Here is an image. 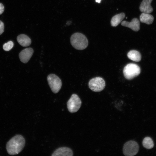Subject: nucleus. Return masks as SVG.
<instances>
[{"label": "nucleus", "instance_id": "nucleus-1", "mask_svg": "<svg viewBox=\"0 0 156 156\" xmlns=\"http://www.w3.org/2000/svg\"><path fill=\"white\" fill-rule=\"evenodd\" d=\"M25 144L24 138L21 135H16L7 142L6 147L7 152L11 155L17 154L23 150Z\"/></svg>", "mask_w": 156, "mask_h": 156}, {"label": "nucleus", "instance_id": "nucleus-2", "mask_svg": "<svg viewBox=\"0 0 156 156\" xmlns=\"http://www.w3.org/2000/svg\"><path fill=\"white\" fill-rule=\"evenodd\" d=\"M70 41L72 46L77 50L84 49L88 44V40L86 36L80 33L73 34L70 37Z\"/></svg>", "mask_w": 156, "mask_h": 156}, {"label": "nucleus", "instance_id": "nucleus-3", "mask_svg": "<svg viewBox=\"0 0 156 156\" xmlns=\"http://www.w3.org/2000/svg\"><path fill=\"white\" fill-rule=\"evenodd\" d=\"M140 71V68L138 65L134 63H129L124 67L123 73L125 78L130 80L139 75Z\"/></svg>", "mask_w": 156, "mask_h": 156}, {"label": "nucleus", "instance_id": "nucleus-4", "mask_svg": "<svg viewBox=\"0 0 156 156\" xmlns=\"http://www.w3.org/2000/svg\"><path fill=\"white\" fill-rule=\"evenodd\" d=\"M139 148L138 144L136 142L133 140L129 141L124 145L123 153L125 156H134L138 153Z\"/></svg>", "mask_w": 156, "mask_h": 156}, {"label": "nucleus", "instance_id": "nucleus-5", "mask_svg": "<svg viewBox=\"0 0 156 156\" xmlns=\"http://www.w3.org/2000/svg\"><path fill=\"white\" fill-rule=\"evenodd\" d=\"M49 85L53 92L56 93L60 90L62 82L60 79L55 74H51L47 77Z\"/></svg>", "mask_w": 156, "mask_h": 156}, {"label": "nucleus", "instance_id": "nucleus-6", "mask_svg": "<svg viewBox=\"0 0 156 156\" xmlns=\"http://www.w3.org/2000/svg\"><path fill=\"white\" fill-rule=\"evenodd\" d=\"M90 88L95 92H100L105 88V82L104 79L100 77H96L91 79L89 82Z\"/></svg>", "mask_w": 156, "mask_h": 156}, {"label": "nucleus", "instance_id": "nucleus-7", "mask_svg": "<svg viewBox=\"0 0 156 156\" xmlns=\"http://www.w3.org/2000/svg\"><path fill=\"white\" fill-rule=\"evenodd\" d=\"M81 104V101L78 96L76 94H73L67 102V108L70 113L75 112L79 109Z\"/></svg>", "mask_w": 156, "mask_h": 156}, {"label": "nucleus", "instance_id": "nucleus-8", "mask_svg": "<svg viewBox=\"0 0 156 156\" xmlns=\"http://www.w3.org/2000/svg\"><path fill=\"white\" fill-rule=\"evenodd\" d=\"M34 50L31 48H26L22 50L19 54V57L22 62L27 63L33 55Z\"/></svg>", "mask_w": 156, "mask_h": 156}, {"label": "nucleus", "instance_id": "nucleus-9", "mask_svg": "<svg viewBox=\"0 0 156 156\" xmlns=\"http://www.w3.org/2000/svg\"><path fill=\"white\" fill-rule=\"evenodd\" d=\"M122 25L131 28L134 31H137L140 29V22L137 18H133L131 22L123 21L121 23Z\"/></svg>", "mask_w": 156, "mask_h": 156}, {"label": "nucleus", "instance_id": "nucleus-10", "mask_svg": "<svg viewBox=\"0 0 156 156\" xmlns=\"http://www.w3.org/2000/svg\"><path fill=\"white\" fill-rule=\"evenodd\" d=\"M72 150L67 147H60L56 149L53 153L52 156H72Z\"/></svg>", "mask_w": 156, "mask_h": 156}, {"label": "nucleus", "instance_id": "nucleus-11", "mask_svg": "<svg viewBox=\"0 0 156 156\" xmlns=\"http://www.w3.org/2000/svg\"><path fill=\"white\" fill-rule=\"evenodd\" d=\"M153 0H143L141 2L139 9L143 13L150 14L153 11L151 3Z\"/></svg>", "mask_w": 156, "mask_h": 156}, {"label": "nucleus", "instance_id": "nucleus-12", "mask_svg": "<svg viewBox=\"0 0 156 156\" xmlns=\"http://www.w3.org/2000/svg\"><path fill=\"white\" fill-rule=\"evenodd\" d=\"M17 40L19 44L24 47L28 46L31 43L30 38L27 35L24 34L18 35L17 38Z\"/></svg>", "mask_w": 156, "mask_h": 156}, {"label": "nucleus", "instance_id": "nucleus-13", "mask_svg": "<svg viewBox=\"0 0 156 156\" xmlns=\"http://www.w3.org/2000/svg\"><path fill=\"white\" fill-rule=\"evenodd\" d=\"M127 56L129 59L135 62H139L141 59L140 53L136 50L130 51L127 53Z\"/></svg>", "mask_w": 156, "mask_h": 156}, {"label": "nucleus", "instance_id": "nucleus-14", "mask_svg": "<svg viewBox=\"0 0 156 156\" xmlns=\"http://www.w3.org/2000/svg\"><path fill=\"white\" fill-rule=\"evenodd\" d=\"M125 16V14L122 13L116 14L112 17L111 21V24L112 26L116 27L122 21Z\"/></svg>", "mask_w": 156, "mask_h": 156}, {"label": "nucleus", "instance_id": "nucleus-15", "mask_svg": "<svg viewBox=\"0 0 156 156\" xmlns=\"http://www.w3.org/2000/svg\"><path fill=\"white\" fill-rule=\"evenodd\" d=\"M140 19L142 23L150 25L153 22L154 17L152 15L149 14L142 13L140 16Z\"/></svg>", "mask_w": 156, "mask_h": 156}, {"label": "nucleus", "instance_id": "nucleus-16", "mask_svg": "<svg viewBox=\"0 0 156 156\" xmlns=\"http://www.w3.org/2000/svg\"><path fill=\"white\" fill-rule=\"evenodd\" d=\"M142 144L144 147L148 149H151L154 146L153 140L150 137H148L144 138L142 141Z\"/></svg>", "mask_w": 156, "mask_h": 156}, {"label": "nucleus", "instance_id": "nucleus-17", "mask_svg": "<svg viewBox=\"0 0 156 156\" xmlns=\"http://www.w3.org/2000/svg\"><path fill=\"white\" fill-rule=\"evenodd\" d=\"M13 46V42L12 41H10L3 44V48L5 51H8L10 50L12 48Z\"/></svg>", "mask_w": 156, "mask_h": 156}, {"label": "nucleus", "instance_id": "nucleus-18", "mask_svg": "<svg viewBox=\"0 0 156 156\" xmlns=\"http://www.w3.org/2000/svg\"><path fill=\"white\" fill-rule=\"evenodd\" d=\"M4 23L2 21H0V35L4 32Z\"/></svg>", "mask_w": 156, "mask_h": 156}, {"label": "nucleus", "instance_id": "nucleus-19", "mask_svg": "<svg viewBox=\"0 0 156 156\" xmlns=\"http://www.w3.org/2000/svg\"><path fill=\"white\" fill-rule=\"evenodd\" d=\"M4 7L3 4L0 3V15L2 14L4 12Z\"/></svg>", "mask_w": 156, "mask_h": 156}, {"label": "nucleus", "instance_id": "nucleus-20", "mask_svg": "<svg viewBox=\"0 0 156 156\" xmlns=\"http://www.w3.org/2000/svg\"><path fill=\"white\" fill-rule=\"evenodd\" d=\"M101 0H96L95 1L98 3H100Z\"/></svg>", "mask_w": 156, "mask_h": 156}]
</instances>
